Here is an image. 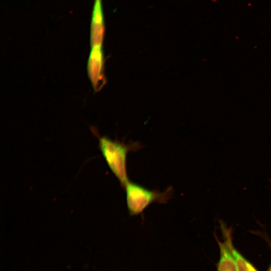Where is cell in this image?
Listing matches in <instances>:
<instances>
[{"label":"cell","mask_w":271,"mask_h":271,"mask_svg":"<svg viewBox=\"0 0 271 271\" xmlns=\"http://www.w3.org/2000/svg\"><path fill=\"white\" fill-rule=\"evenodd\" d=\"M98 147L107 165L124 188L128 180L126 170L127 155L130 152L142 148L140 143L132 142L125 144L112 140L105 136H98Z\"/></svg>","instance_id":"obj_1"},{"label":"cell","mask_w":271,"mask_h":271,"mask_svg":"<svg viewBox=\"0 0 271 271\" xmlns=\"http://www.w3.org/2000/svg\"><path fill=\"white\" fill-rule=\"evenodd\" d=\"M126 202L130 216L138 215L151 204H165L172 197L173 188H168L165 191L148 189L138 184L129 181L124 187Z\"/></svg>","instance_id":"obj_2"},{"label":"cell","mask_w":271,"mask_h":271,"mask_svg":"<svg viewBox=\"0 0 271 271\" xmlns=\"http://www.w3.org/2000/svg\"><path fill=\"white\" fill-rule=\"evenodd\" d=\"M104 57L102 48H93L88 59V77L95 91L101 89L105 82Z\"/></svg>","instance_id":"obj_3"},{"label":"cell","mask_w":271,"mask_h":271,"mask_svg":"<svg viewBox=\"0 0 271 271\" xmlns=\"http://www.w3.org/2000/svg\"><path fill=\"white\" fill-rule=\"evenodd\" d=\"M220 224L224 239L223 242L217 239L220 248L217 271H238L236 262L231 249L232 243L231 230L223 222H220Z\"/></svg>","instance_id":"obj_4"},{"label":"cell","mask_w":271,"mask_h":271,"mask_svg":"<svg viewBox=\"0 0 271 271\" xmlns=\"http://www.w3.org/2000/svg\"><path fill=\"white\" fill-rule=\"evenodd\" d=\"M231 249L236 262L238 271H257L253 266L235 248L232 243L231 244Z\"/></svg>","instance_id":"obj_5"},{"label":"cell","mask_w":271,"mask_h":271,"mask_svg":"<svg viewBox=\"0 0 271 271\" xmlns=\"http://www.w3.org/2000/svg\"><path fill=\"white\" fill-rule=\"evenodd\" d=\"M268 271H271V265H270V267H269V269L268 270Z\"/></svg>","instance_id":"obj_6"}]
</instances>
